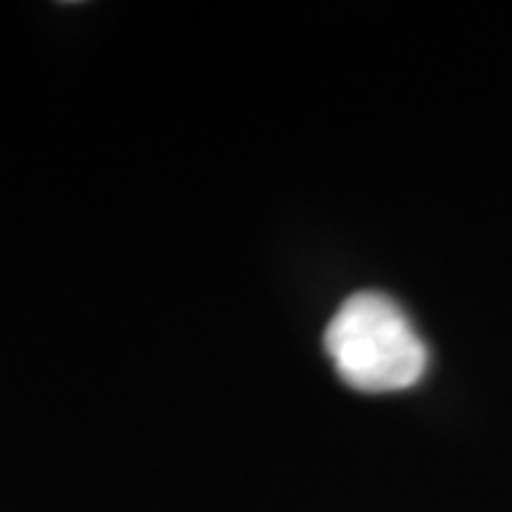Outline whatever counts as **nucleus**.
<instances>
[{"label": "nucleus", "instance_id": "1", "mask_svg": "<svg viewBox=\"0 0 512 512\" xmlns=\"http://www.w3.org/2000/svg\"><path fill=\"white\" fill-rule=\"evenodd\" d=\"M325 350L339 379L362 393H396L421 382L427 345L407 313L384 293H353L333 313Z\"/></svg>", "mask_w": 512, "mask_h": 512}]
</instances>
